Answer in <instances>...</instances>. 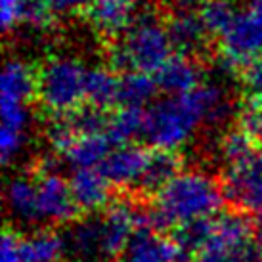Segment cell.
Wrapping results in <instances>:
<instances>
[{
    "label": "cell",
    "mask_w": 262,
    "mask_h": 262,
    "mask_svg": "<svg viewBox=\"0 0 262 262\" xmlns=\"http://www.w3.org/2000/svg\"><path fill=\"white\" fill-rule=\"evenodd\" d=\"M84 15L90 27L110 44L136 21V0H92Z\"/></svg>",
    "instance_id": "cell-8"
},
{
    "label": "cell",
    "mask_w": 262,
    "mask_h": 262,
    "mask_svg": "<svg viewBox=\"0 0 262 262\" xmlns=\"http://www.w3.org/2000/svg\"><path fill=\"white\" fill-rule=\"evenodd\" d=\"M147 157L149 151H146L142 146L124 144L117 146L100 168L115 188H126L132 191L146 168Z\"/></svg>",
    "instance_id": "cell-12"
},
{
    "label": "cell",
    "mask_w": 262,
    "mask_h": 262,
    "mask_svg": "<svg viewBox=\"0 0 262 262\" xmlns=\"http://www.w3.org/2000/svg\"><path fill=\"white\" fill-rule=\"evenodd\" d=\"M86 75L82 61L71 56L46 59L37 71V98L52 115L71 113L86 103Z\"/></svg>",
    "instance_id": "cell-4"
},
{
    "label": "cell",
    "mask_w": 262,
    "mask_h": 262,
    "mask_svg": "<svg viewBox=\"0 0 262 262\" xmlns=\"http://www.w3.org/2000/svg\"><path fill=\"white\" fill-rule=\"evenodd\" d=\"M256 151H258V142L241 126L226 130L219 140V155L224 161V165H233L237 161L247 159L249 155Z\"/></svg>",
    "instance_id": "cell-23"
},
{
    "label": "cell",
    "mask_w": 262,
    "mask_h": 262,
    "mask_svg": "<svg viewBox=\"0 0 262 262\" xmlns=\"http://www.w3.org/2000/svg\"><path fill=\"white\" fill-rule=\"evenodd\" d=\"M27 0H0V19L4 31H10L17 23H23V10Z\"/></svg>",
    "instance_id": "cell-29"
},
{
    "label": "cell",
    "mask_w": 262,
    "mask_h": 262,
    "mask_svg": "<svg viewBox=\"0 0 262 262\" xmlns=\"http://www.w3.org/2000/svg\"><path fill=\"white\" fill-rule=\"evenodd\" d=\"M50 12L54 14L56 21L59 17H69V15H77V14H84L90 6L92 0H44Z\"/></svg>",
    "instance_id": "cell-28"
},
{
    "label": "cell",
    "mask_w": 262,
    "mask_h": 262,
    "mask_svg": "<svg viewBox=\"0 0 262 262\" xmlns=\"http://www.w3.org/2000/svg\"><path fill=\"white\" fill-rule=\"evenodd\" d=\"M0 96H14L31 102L37 96V71L21 59H10L0 77Z\"/></svg>",
    "instance_id": "cell-19"
},
{
    "label": "cell",
    "mask_w": 262,
    "mask_h": 262,
    "mask_svg": "<svg viewBox=\"0 0 262 262\" xmlns=\"http://www.w3.org/2000/svg\"><path fill=\"white\" fill-rule=\"evenodd\" d=\"M258 228H260V232H262V209L258 211Z\"/></svg>",
    "instance_id": "cell-32"
},
{
    "label": "cell",
    "mask_w": 262,
    "mask_h": 262,
    "mask_svg": "<svg viewBox=\"0 0 262 262\" xmlns=\"http://www.w3.org/2000/svg\"><path fill=\"white\" fill-rule=\"evenodd\" d=\"M243 94L251 102H262V58L255 59L241 71Z\"/></svg>",
    "instance_id": "cell-26"
},
{
    "label": "cell",
    "mask_w": 262,
    "mask_h": 262,
    "mask_svg": "<svg viewBox=\"0 0 262 262\" xmlns=\"http://www.w3.org/2000/svg\"><path fill=\"white\" fill-rule=\"evenodd\" d=\"M170 12H199L207 0H165Z\"/></svg>",
    "instance_id": "cell-30"
},
{
    "label": "cell",
    "mask_w": 262,
    "mask_h": 262,
    "mask_svg": "<svg viewBox=\"0 0 262 262\" xmlns=\"http://www.w3.org/2000/svg\"><path fill=\"white\" fill-rule=\"evenodd\" d=\"M251 14H255L258 19L262 21V0H251V8H249Z\"/></svg>",
    "instance_id": "cell-31"
},
{
    "label": "cell",
    "mask_w": 262,
    "mask_h": 262,
    "mask_svg": "<svg viewBox=\"0 0 262 262\" xmlns=\"http://www.w3.org/2000/svg\"><path fill=\"white\" fill-rule=\"evenodd\" d=\"M0 262H23L21 255V235L12 228L4 230L2 247H0Z\"/></svg>",
    "instance_id": "cell-27"
},
{
    "label": "cell",
    "mask_w": 262,
    "mask_h": 262,
    "mask_svg": "<svg viewBox=\"0 0 262 262\" xmlns=\"http://www.w3.org/2000/svg\"><path fill=\"white\" fill-rule=\"evenodd\" d=\"M224 201L220 180L203 170H182L147 205V226L159 232L199 219H211Z\"/></svg>",
    "instance_id": "cell-2"
},
{
    "label": "cell",
    "mask_w": 262,
    "mask_h": 262,
    "mask_svg": "<svg viewBox=\"0 0 262 262\" xmlns=\"http://www.w3.org/2000/svg\"><path fill=\"white\" fill-rule=\"evenodd\" d=\"M23 262H59L67 255L63 233L52 228H42L21 237Z\"/></svg>",
    "instance_id": "cell-17"
},
{
    "label": "cell",
    "mask_w": 262,
    "mask_h": 262,
    "mask_svg": "<svg viewBox=\"0 0 262 262\" xmlns=\"http://www.w3.org/2000/svg\"><path fill=\"white\" fill-rule=\"evenodd\" d=\"M224 201L230 209L256 212L262 209V153L256 151L247 159L226 165L220 178Z\"/></svg>",
    "instance_id": "cell-6"
},
{
    "label": "cell",
    "mask_w": 262,
    "mask_h": 262,
    "mask_svg": "<svg viewBox=\"0 0 262 262\" xmlns=\"http://www.w3.org/2000/svg\"><path fill=\"white\" fill-rule=\"evenodd\" d=\"M157 80L149 73L126 71L119 75V107H144L157 94Z\"/></svg>",
    "instance_id": "cell-18"
},
{
    "label": "cell",
    "mask_w": 262,
    "mask_h": 262,
    "mask_svg": "<svg viewBox=\"0 0 262 262\" xmlns=\"http://www.w3.org/2000/svg\"><path fill=\"white\" fill-rule=\"evenodd\" d=\"M176 245L172 237L155 228L144 226L132 235L121 262H174Z\"/></svg>",
    "instance_id": "cell-13"
},
{
    "label": "cell",
    "mask_w": 262,
    "mask_h": 262,
    "mask_svg": "<svg viewBox=\"0 0 262 262\" xmlns=\"http://www.w3.org/2000/svg\"><path fill=\"white\" fill-rule=\"evenodd\" d=\"M69 186L80 212L103 211L113 201V193H111L113 184L103 174L100 167L75 168V172L69 178Z\"/></svg>",
    "instance_id": "cell-10"
},
{
    "label": "cell",
    "mask_w": 262,
    "mask_h": 262,
    "mask_svg": "<svg viewBox=\"0 0 262 262\" xmlns=\"http://www.w3.org/2000/svg\"><path fill=\"white\" fill-rule=\"evenodd\" d=\"M212 228H214V219L191 220V222L176 226L172 230V241L180 251L197 256V253L203 249V245L211 237Z\"/></svg>",
    "instance_id": "cell-22"
},
{
    "label": "cell",
    "mask_w": 262,
    "mask_h": 262,
    "mask_svg": "<svg viewBox=\"0 0 262 262\" xmlns=\"http://www.w3.org/2000/svg\"><path fill=\"white\" fill-rule=\"evenodd\" d=\"M184 157L172 149H153L149 151L146 168L138 184L130 193L138 199H153L172 178L182 172Z\"/></svg>",
    "instance_id": "cell-9"
},
{
    "label": "cell",
    "mask_w": 262,
    "mask_h": 262,
    "mask_svg": "<svg viewBox=\"0 0 262 262\" xmlns=\"http://www.w3.org/2000/svg\"><path fill=\"white\" fill-rule=\"evenodd\" d=\"M33 176L37 180L42 224L69 226L79 219L80 209L75 203L69 180L48 168V161H42L40 165H37L33 170Z\"/></svg>",
    "instance_id": "cell-7"
},
{
    "label": "cell",
    "mask_w": 262,
    "mask_h": 262,
    "mask_svg": "<svg viewBox=\"0 0 262 262\" xmlns=\"http://www.w3.org/2000/svg\"><path fill=\"white\" fill-rule=\"evenodd\" d=\"M237 14L239 12L235 6V0H207L199 10L201 21L205 23L212 38L222 37V33L232 25Z\"/></svg>",
    "instance_id": "cell-24"
},
{
    "label": "cell",
    "mask_w": 262,
    "mask_h": 262,
    "mask_svg": "<svg viewBox=\"0 0 262 262\" xmlns=\"http://www.w3.org/2000/svg\"><path fill=\"white\" fill-rule=\"evenodd\" d=\"M232 115V103L219 84H199L178 96L153 103L146 115L144 138L153 149L176 151L193 136L199 124H222Z\"/></svg>",
    "instance_id": "cell-1"
},
{
    "label": "cell",
    "mask_w": 262,
    "mask_h": 262,
    "mask_svg": "<svg viewBox=\"0 0 262 262\" xmlns=\"http://www.w3.org/2000/svg\"><path fill=\"white\" fill-rule=\"evenodd\" d=\"M107 46L110 66L119 73L140 71L155 75L176 52L167 21L153 14L138 15L136 21Z\"/></svg>",
    "instance_id": "cell-3"
},
{
    "label": "cell",
    "mask_w": 262,
    "mask_h": 262,
    "mask_svg": "<svg viewBox=\"0 0 262 262\" xmlns=\"http://www.w3.org/2000/svg\"><path fill=\"white\" fill-rule=\"evenodd\" d=\"M219 58L226 71H243L262 58V21L251 12H239L219 38Z\"/></svg>",
    "instance_id": "cell-5"
},
{
    "label": "cell",
    "mask_w": 262,
    "mask_h": 262,
    "mask_svg": "<svg viewBox=\"0 0 262 262\" xmlns=\"http://www.w3.org/2000/svg\"><path fill=\"white\" fill-rule=\"evenodd\" d=\"M146 115L147 111L144 107H119L115 113L110 115V134L111 142L115 146H124L132 144V140L138 136H144L146 130Z\"/></svg>",
    "instance_id": "cell-20"
},
{
    "label": "cell",
    "mask_w": 262,
    "mask_h": 262,
    "mask_svg": "<svg viewBox=\"0 0 262 262\" xmlns=\"http://www.w3.org/2000/svg\"><path fill=\"white\" fill-rule=\"evenodd\" d=\"M153 77L157 80L159 90L167 92L168 96L184 94V92H189L199 84H203L201 82L203 79L201 63L197 61V58L184 56V54L172 56Z\"/></svg>",
    "instance_id": "cell-14"
},
{
    "label": "cell",
    "mask_w": 262,
    "mask_h": 262,
    "mask_svg": "<svg viewBox=\"0 0 262 262\" xmlns=\"http://www.w3.org/2000/svg\"><path fill=\"white\" fill-rule=\"evenodd\" d=\"M115 144L111 142L110 134H84L73 142L61 157L73 168H96L102 167L103 161L110 157V153L115 149Z\"/></svg>",
    "instance_id": "cell-16"
},
{
    "label": "cell",
    "mask_w": 262,
    "mask_h": 262,
    "mask_svg": "<svg viewBox=\"0 0 262 262\" xmlns=\"http://www.w3.org/2000/svg\"><path fill=\"white\" fill-rule=\"evenodd\" d=\"M86 103H92L102 110L117 105L119 103V75L105 67L88 69Z\"/></svg>",
    "instance_id": "cell-21"
},
{
    "label": "cell",
    "mask_w": 262,
    "mask_h": 262,
    "mask_svg": "<svg viewBox=\"0 0 262 262\" xmlns=\"http://www.w3.org/2000/svg\"><path fill=\"white\" fill-rule=\"evenodd\" d=\"M67 262H79V260H67Z\"/></svg>",
    "instance_id": "cell-33"
},
{
    "label": "cell",
    "mask_w": 262,
    "mask_h": 262,
    "mask_svg": "<svg viewBox=\"0 0 262 262\" xmlns=\"http://www.w3.org/2000/svg\"><path fill=\"white\" fill-rule=\"evenodd\" d=\"M237 126H241L245 132H249V134L260 144L262 142V102L245 100V103L237 110Z\"/></svg>",
    "instance_id": "cell-25"
},
{
    "label": "cell",
    "mask_w": 262,
    "mask_h": 262,
    "mask_svg": "<svg viewBox=\"0 0 262 262\" xmlns=\"http://www.w3.org/2000/svg\"><path fill=\"white\" fill-rule=\"evenodd\" d=\"M6 205L10 214L21 224H42L37 180L33 174L15 176L10 180L6 188Z\"/></svg>",
    "instance_id": "cell-15"
},
{
    "label": "cell",
    "mask_w": 262,
    "mask_h": 262,
    "mask_svg": "<svg viewBox=\"0 0 262 262\" xmlns=\"http://www.w3.org/2000/svg\"><path fill=\"white\" fill-rule=\"evenodd\" d=\"M165 21L176 54L199 58L207 52L212 37L201 21L199 12H170Z\"/></svg>",
    "instance_id": "cell-11"
}]
</instances>
